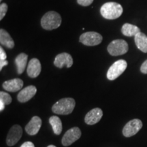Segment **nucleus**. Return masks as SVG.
I'll return each mask as SVG.
<instances>
[{"label":"nucleus","mask_w":147,"mask_h":147,"mask_svg":"<svg viewBox=\"0 0 147 147\" xmlns=\"http://www.w3.org/2000/svg\"><path fill=\"white\" fill-rule=\"evenodd\" d=\"M123 12L121 4L116 2H107L101 7L100 13L104 18L108 20L117 19Z\"/></svg>","instance_id":"obj_1"},{"label":"nucleus","mask_w":147,"mask_h":147,"mask_svg":"<svg viewBox=\"0 0 147 147\" xmlns=\"http://www.w3.org/2000/svg\"><path fill=\"white\" fill-rule=\"evenodd\" d=\"M61 16L55 11H49L42 16L41 26L46 30H53L57 29L61 24Z\"/></svg>","instance_id":"obj_2"},{"label":"nucleus","mask_w":147,"mask_h":147,"mask_svg":"<svg viewBox=\"0 0 147 147\" xmlns=\"http://www.w3.org/2000/svg\"><path fill=\"white\" fill-rule=\"evenodd\" d=\"M75 100L71 97L61 99L57 102L52 107L53 112L57 115H67L72 113L74 109Z\"/></svg>","instance_id":"obj_3"},{"label":"nucleus","mask_w":147,"mask_h":147,"mask_svg":"<svg viewBox=\"0 0 147 147\" xmlns=\"http://www.w3.org/2000/svg\"><path fill=\"white\" fill-rule=\"evenodd\" d=\"M108 52L112 56H119L127 53L128 44L124 40H115L109 44L107 48Z\"/></svg>","instance_id":"obj_4"},{"label":"nucleus","mask_w":147,"mask_h":147,"mask_svg":"<svg viewBox=\"0 0 147 147\" xmlns=\"http://www.w3.org/2000/svg\"><path fill=\"white\" fill-rule=\"evenodd\" d=\"M127 67V63L126 61L120 59L115 61L108 70L107 78L108 80H114L117 79L124 72Z\"/></svg>","instance_id":"obj_5"},{"label":"nucleus","mask_w":147,"mask_h":147,"mask_svg":"<svg viewBox=\"0 0 147 147\" xmlns=\"http://www.w3.org/2000/svg\"><path fill=\"white\" fill-rule=\"evenodd\" d=\"M103 38L101 34L95 32H88L82 34L80 36L79 41L84 45L93 47L100 45L102 42Z\"/></svg>","instance_id":"obj_6"},{"label":"nucleus","mask_w":147,"mask_h":147,"mask_svg":"<svg viewBox=\"0 0 147 147\" xmlns=\"http://www.w3.org/2000/svg\"><path fill=\"white\" fill-rule=\"evenodd\" d=\"M142 127V122L140 119H135L127 123L123 129V134L125 137L129 138L136 135Z\"/></svg>","instance_id":"obj_7"},{"label":"nucleus","mask_w":147,"mask_h":147,"mask_svg":"<svg viewBox=\"0 0 147 147\" xmlns=\"http://www.w3.org/2000/svg\"><path fill=\"white\" fill-rule=\"evenodd\" d=\"M81 136V131L78 127H74L69 129L68 131L65 132L62 138V144L64 146H68L76 140L80 138Z\"/></svg>","instance_id":"obj_8"},{"label":"nucleus","mask_w":147,"mask_h":147,"mask_svg":"<svg viewBox=\"0 0 147 147\" xmlns=\"http://www.w3.org/2000/svg\"><path fill=\"white\" fill-rule=\"evenodd\" d=\"M23 135V129L18 125H14L10 128L6 138V144L8 146H12L17 143Z\"/></svg>","instance_id":"obj_9"},{"label":"nucleus","mask_w":147,"mask_h":147,"mask_svg":"<svg viewBox=\"0 0 147 147\" xmlns=\"http://www.w3.org/2000/svg\"><path fill=\"white\" fill-rule=\"evenodd\" d=\"M54 65L59 68H63L64 66H66L67 68H69L73 65V59L68 53H60L55 57Z\"/></svg>","instance_id":"obj_10"},{"label":"nucleus","mask_w":147,"mask_h":147,"mask_svg":"<svg viewBox=\"0 0 147 147\" xmlns=\"http://www.w3.org/2000/svg\"><path fill=\"white\" fill-rule=\"evenodd\" d=\"M37 89L34 85H30L24 88L18 93L17 100L19 102L25 103L30 100L36 94Z\"/></svg>","instance_id":"obj_11"},{"label":"nucleus","mask_w":147,"mask_h":147,"mask_svg":"<svg viewBox=\"0 0 147 147\" xmlns=\"http://www.w3.org/2000/svg\"><path fill=\"white\" fill-rule=\"evenodd\" d=\"M103 116L102 110L99 108L92 109L85 116L84 121L87 125H92L96 124L101 120Z\"/></svg>","instance_id":"obj_12"},{"label":"nucleus","mask_w":147,"mask_h":147,"mask_svg":"<svg viewBox=\"0 0 147 147\" xmlns=\"http://www.w3.org/2000/svg\"><path fill=\"white\" fill-rule=\"evenodd\" d=\"M42 126V120L38 116L33 117L25 127V131L29 135L34 136L38 133Z\"/></svg>","instance_id":"obj_13"},{"label":"nucleus","mask_w":147,"mask_h":147,"mask_svg":"<svg viewBox=\"0 0 147 147\" xmlns=\"http://www.w3.org/2000/svg\"><path fill=\"white\" fill-rule=\"evenodd\" d=\"M42 70V66L40 61L36 58L32 59L29 61L27 66V74L30 78H36L40 75Z\"/></svg>","instance_id":"obj_14"},{"label":"nucleus","mask_w":147,"mask_h":147,"mask_svg":"<svg viewBox=\"0 0 147 147\" xmlns=\"http://www.w3.org/2000/svg\"><path fill=\"white\" fill-rule=\"evenodd\" d=\"M2 86L5 91L9 92H16L21 90L23 87V81L20 78H14L5 81L3 83Z\"/></svg>","instance_id":"obj_15"},{"label":"nucleus","mask_w":147,"mask_h":147,"mask_svg":"<svg viewBox=\"0 0 147 147\" xmlns=\"http://www.w3.org/2000/svg\"><path fill=\"white\" fill-rule=\"evenodd\" d=\"M0 43L3 47L9 49H12L14 47V42L10 35L5 29H0Z\"/></svg>","instance_id":"obj_16"},{"label":"nucleus","mask_w":147,"mask_h":147,"mask_svg":"<svg viewBox=\"0 0 147 147\" xmlns=\"http://www.w3.org/2000/svg\"><path fill=\"white\" fill-rule=\"evenodd\" d=\"M28 55L25 53H21L15 59V64L17 67V72L18 74H21L25 71L27 63Z\"/></svg>","instance_id":"obj_17"},{"label":"nucleus","mask_w":147,"mask_h":147,"mask_svg":"<svg viewBox=\"0 0 147 147\" xmlns=\"http://www.w3.org/2000/svg\"><path fill=\"white\" fill-rule=\"evenodd\" d=\"M135 43L138 49L142 52L147 53V36L144 33H139L135 36Z\"/></svg>","instance_id":"obj_18"},{"label":"nucleus","mask_w":147,"mask_h":147,"mask_svg":"<svg viewBox=\"0 0 147 147\" xmlns=\"http://www.w3.org/2000/svg\"><path fill=\"white\" fill-rule=\"evenodd\" d=\"M121 32L125 36L135 37L138 34L140 33V29L136 25L129 23H125L121 28Z\"/></svg>","instance_id":"obj_19"},{"label":"nucleus","mask_w":147,"mask_h":147,"mask_svg":"<svg viewBox=\"0 0 147 147\" xmlns=\"http://www.w3.org/2000/svg\"><path fill=\"white\" fill-rule=\"evenodd\" d=\"M49 123L52 126L53 131L56 135H59L62 131V123L57 116H52L49 119Z\"/></svg>","instance_id":"obj_20"},{"label":"nucleus","mask_w":147,"mask_h":147,"mask_svg":"<svg viewBox=\"0 0 147 147\" xmlns=\"http://www.w3.org/2000/svg\"><path fill=\"white\" fill-rule=\"evenodd\" d=\"M12 97L8 93L3 91L0 92V101L4 103L5 105H9L12 102Z\"/></svg>","instance_id":"obj_21"},{"label":"nucleus","mask_w":147,"mask_h":147,"mask_svg":"<svg viewBox=\"0 0 147 147\" xmlns=\"http://www.w3.org/2000/svg\"><path fill=\"white\" fill-rule=\"evenodd\" d=\"M8 11V5L5 3H3L0 5V20H2Z\"/></svg>","instance_id":"obj_22"},{"label":"nucleus","mask_w":147,"mask_h":147,"mask_svg":"<svg viewBox=\"0 0 147 147\" xmlns=\"http://www.w3.org/2000/svg\"><path fill=\"white\" fill-rule=\"evenodd\" d=\"M93 2V0H77V3L82 6H89Z\"/></svg>","instance_id":"obj_23"},{"label":"nucleus","mask_w":147,"mask_h":147,"mask_svg":"<svg viewBox=\"0 0 147 147\" xmlns=\"http://www.w3.org/2000/svg\"><path fill=\"white\" fill-rule=\"evenodd\" d=\"M6 53H5L2 47H0V61L6 60Z\"/></svg>","instance_id":"obj_24"},{"label":"nucleus","mask_w":147,"mask_h":147,"mask_svg":"<svg viewBox=\"0 0 147 147\" xmlns=\"http://www.w3.org/2000/svg\"><path fill=\"white\" fill-rule=\"evenodd\" d=\"M140 71L143 74H147V59L141 65Z\"/></svg>","instance_id":"obj_25"},{"label":"nucleus","mask_w":147,"mask_h":147,"mask_svg":"<svg viewBox=\"0 0 147 147\" xmlns=\"http://www.w3.org/2000/svg\"><path fill=\"white\" fill-rule=\"evenodd\" d=\"M21 147H35L34 143L32 142H25L21 145Z\"/></svg>","instance_id":"obj_26"},{"label":"nucleus","mask_w":147,"mask_h":147,"mask_svg":"<svg viewBox=\"0 0 147 147\" xmlns=\"http://www.w3.org/2000/svg\"><path fill=\"white\" fill-rule=\"evenodd\" d=\"M8 64V61L6 60H3V61H0V70L3 69V67L4 66L7 65Z\"/></svg>","instance_id":"obj_27"},{"label":"nucleus","mask_w":147,"mask_h":147,"mask_svg":"<svg viewBox=\"0 0 147 147\" xmlns=\"http://www.w3.org/2000/svg\"><path fill=\"white\" fill-rule=\"evenodd\" d=\"M5 104L1 101H0V111H3L5 108Z\"/></svg>","instance_id":"obj_28"},{"label":"nucleus","mask_w":147,"mask_h":147,"mask_svg":"<svg viewBox=\"0 0 147 147\" xmlns=\"http://www.w3.org/2000/svg\"><path fill=\"white\" fill-rule=\"evenodd\" d=\"M47 147H56V146H54V145H49V146H48Z\"/></svg>","instance_id":"obj_29"},{"label":"nucleus","mask_w":147,"mask_h":147,"mask_svg":"<svg viewBox=\"0 0 147 147\" xmlns=\"http://www.w3.org/2000/svg\"><path fill=\"white\" fill-rule=\"evenodd\" d=\"M0 1H2V0H0Z\"/></svg>","instance_id":"obj_30"}]
</instances>
